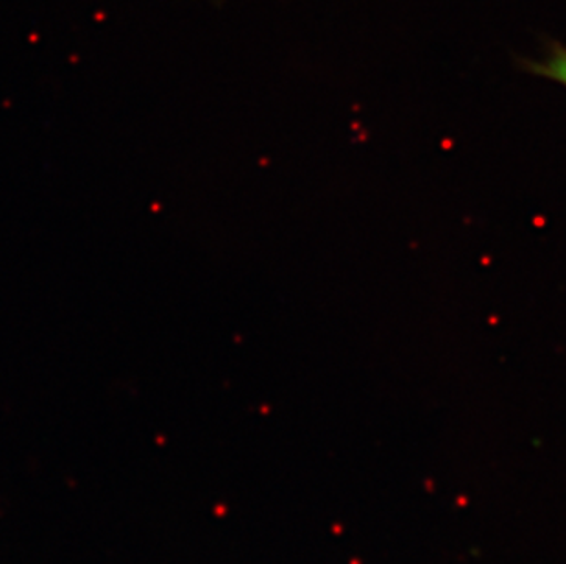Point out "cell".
<instances>
[{"instance_id": "obj_1", "label": "cell", "mask_w": 566, "mask_h": 564, "mask_svg": "<svg viewBox=\"0 0 566 564\" xmlns=\"http://www.w3.org/2000/svg\"><path fill=\"white\" fill-rule=\"evenodd\" d=\"M534 74L546 77V80L556 81L566 88V49L562 44H554L548 54L541 61L530 64Z\"/></svg>"}]
</instances>
